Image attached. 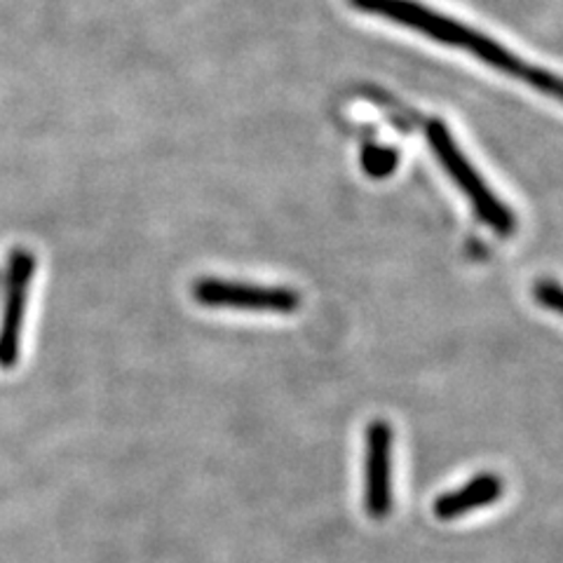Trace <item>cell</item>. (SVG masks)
I'll use <instances>...</instances> for the list:
<instances>
[{
  "instance_id": "7a4b0ae2",
  "label": "cell",
  "mask_w": 563,
  "mask_h": 563,
  "mask_svg": "<svg viewBox=\"0 0 563 563\" xmlns=\"http://www.w3.org/2000/svg\"><path fill=\"white\" fill-rule=\"evenodd\" d=\"M426 136H428V144H430L432 153L437 155L439 165L446 169V174L457 184V188L465 192L474 211L479 214V219L486 221L493 231L503 238L515 235V228H517L515 214L509 211V207H505L496 196H493V190L484 184L477 169L472 167V163L467 161L461 146L455 144V139L451 136L444 122L432 120L428 125Z\"/></svg>"
},
{
  "instance_id": "5b68a950",
  "label": "cell",
  "mask_w": 563,
  "mask_h": 563,
  "mask_svg": "<svg viewBox=\"0 0 563 563\" xmlns=\"http://www.w3.org/2000/svg\"><path fill=\"white\" fill-rule=\"evenodd\" d=\"M366 512L385 519L393 509V430L376 420L366 430Z\"/></svg>"
},
{
  "instance_id": "52a82bcc",
  "label": "cell",
  "mask_w": 563,
  "mask_h": 563,
  "mask_svg": "<svg viewBox=\"0 0 563 563\" xmlns=\"http://www.w3.org/2000/svg\"><path fill=\"white\" fill-rule=\"evenodd\" d=\"M364 172L374 179L393 174L397 167V153L393 148H366L362 155Z\"/></svg>"
},
{
  "instance_id": "ba28073f",
  "label": "cell",
  "mask_w": 563,
  "mask_h": 563,
  "mask_svg": "<svg viewBox=\"0 0 563 563\" xmlns=\"http://www.w3.org/2000/svg\"><path fill=\"white\" fill-rule=\"evenodd\" d=\"M533 296L542 308H548L563 317V287L556 285L554 279H540L533 287Z\"/></svg>"
},
{
  "instance_id": "6da1fadb",
  "label": "cell",
  "mask_w": 563,
  "mask_h": 563,
  "mask_svg": "<svg viewBox=\"0 0 563 563\" xmlns=\"http://www.w3.org/2000/svg\"><path fill=\"white\" fill-rule=\"evenodd\" d=\"M350 3L362 12L385 16L387 22L428 35L430 41L444 43L455 49L472 52V55L482 59L484 64L503 70L507 76L519 78L531 87H536L538 92L554 97L563 103V78L554 76L552 70H544L528 62H521L515 52L505 49L500 43L488 38V35L455 22L442 12L420 5L416 0H350Z\"/></svg>"
},
{
  "instance_id": "8992f818",
  "label": "cell",
  "mask_w": 563,
  "mask_h": 563,
  "mask_svg": "<svg viewBox=\"0 0 563 563\" xmlns=\"http://www.w3.org/2000/svg\"><path fill=\"white\" fill-rule=\"evenodd\" d=\"M503 496V482L496 474H479L477 479H472L463 488H457L453 493H446V496L439 498L434 503V515L442 521H451L463 517L467 512H474L484 505H493Z\"/></svg>"
},
{
  "instance_id": "3957f363",
  "label": "cell",
  "mask_w": 563,
  "mask_h": 563,
  "mask_svg": "<svg viewBox=\"0 0 563 563\" xmlns=\"http://www.w3.org/2000/svg\"><path fill=\"white\" fill-rule=\"evenodd\" d=\"M196 301L207 308H233V310H254V312H294L301 306V298L296 291L285 287H256V285H238L225 279H198L192 287Z\"/></svg>"
},
{
  "instance_id": "277c9868",
  "label": "cell",
  "mask_w": 563,
  "mask_h": 563,
  "mask_svg": "<svg viewBox=\"0 0 563 563\" xmlns=\"http://www.w3.org/2000/svg\"><path fill=\"white\" fill-rule=\"evenodd\" d=\"M35 261L31 252L16 250L10 258V275H8V301L3 310V322H0V366L12 368L20 362L22 350V329L26 314V298L29 285L33 277Z\"/></svg>"
}]
</instances>
